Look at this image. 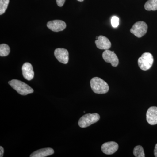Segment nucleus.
Returning <instances> with one entry per match:
<instances>
[{"mask_svg":"<svg viewBox=\"0 0 157 157\" xmlns=\"http://www.w3.org/2000/svg\"><path fill=\"white\" fill-rule=\"evenodd\" d=\"M90 84L92 90L96 94H106L109 91V87L108 84L99 77H95L92 78Z\"/></svg>","mask_w":157,"mask_h":157,"instance_id":"1","label":"nucleus"},{"mask_svg":"<svg viewBox=\"0 0 157 157\" xmlns=\"http://www.w3.org/2000/svg\"><path fill=\"white\" fill-rule=\"evenodd\" d=\"M146 119L147 122L151 125L157 124V107H151L147 109L146 113Z\"/></svg>","mask_w":157,"mask_h":157,"instance_id":"10","label":"nucleus"},{"mask_svg":"<svg viewBox=\"0 0 157 157\" xmlns=\"http://www.w3.org/2000/svg\"><path fill=\"white\" fill-rule=\"evenodd\" d=\"M96 46L100 49L107 50L111 47V43L108 38L103 36H98V39L95 41Z\"/></svg>","mask_w":157,"mask_h":157,"instance_id":"12","label":"nucleus"},{"mask_svg":"<svg viewBox=\"0 0 157 157\" xmlns=\"http://www.w3.org/2000/svg\"><path fill=\"white\" fill-rule=\"evenodd\" d=\"M119 19L117 16H113L111 18V23L112 26L113 28H117L119 25Z\"/></svg>","mask_w":157,"mask_h":157,"instance_id":"18","label":"nucleus"},{"mask_svg":"<svg viewBox=\"0 0 157 157\" xmlns=\"http://www.w3.org/2000/svg\"><path fill=\"white\" fill-rule=\"evenodd\" d=\"M118 144L114 141L106 142L101 146V150L106 155H112L118 149Z\"/></svg>","mask_w":157,"mask_h":157,"instance_id":"9","label":"nucleus"},{"mask_svg":"<svg viewBox=\"0 0 157 157\" xmlns=\"http://www.w3.org/2000/svg\"><path fill=\"white\" fill-rule=\"evenodd\" d=\"M147 30V25L144 21H139L135 23L130 32L138 38H141L146 34Z\"/></svg>","mask_w":157,"mask_h":157,"instance_id":"5","label":"nucleus"},{"mask_svg":"<svg viewBox=\"0 0 157 157\" xmlns=\"http://www.w3.org/2000/svg\"><path fill=\"white\" fill-rule=\"evenodd\" d=\"M9 84L21 95L25 96L34 92L33 89L29 86L17 79H12L9 82Z\"/></svg>","mask_w":157,"mask_h":157,"instance_id":"2","label":"nucleus"},{"mask_svg":"<svg viewBox=\"0 0 157 157\" xmlns=\"http://www.w3.org/2000/svg\"><path fill=\"white\" fill-rule=\"evenodd\" d=\"M55 56L59 62L63 64L67 63L69 61V52L63 48H56L54 52Z\"/></svg>","mask_w":157,"mask_h":157,"instance_id":"8","label":"nucleus"},{"mask_svg":"<svg viewBox=\"0 0 157 157\" xmlns=\"http://www.w3.org/2000/svg\"><path fill=\"white\" fill-rule=\"evenodd\" d=\"M9 0H0V15L5 13L8 8Z\"/></svg>","mask_w":157,"mask_h":157,"instance_id":"17","label":"nucleus"},{"mask_svg":"<svg viewBox=\"0 0 157 157\" xmlns=\"http://www.w3.org/2000/svg\"><path fill=\"white\" fill-rule=\"evenodd\" d=\"M144 8L147 11L157 10V0H148L144 5Z\"/></svg>","mask_w":157,"mask_h":157,"instance_id":"14","label":"nucleus"},{"mask_svg":"<svg viewBox=\"0 0 157 157\" xmlns=\"http://www.w3.org/2000/svg\"><path fill=\"white\" fill-rule=\"evenodd\" d=\"M102 56L105 62L110 63L113 67H116L118 65V58L114 52L107 49L104 52Z\"/></svg>","mask_w":157,"mask_h":157,"instance_id":"6","label":"nucleus"},{"mask_svg":"<svg viewBox=\"0 0 157 157\" xmlns=\"http://www.w3.org/2000/svg\"><path fill=\"white\" fill-rule=\"evenodd\" d=\"M47 27L51 30L55 32H59L64 30L67 25L64 21L59 20L51 21L47 23Z\"/></svg>","mask_w":157,"mask_h":157,"instance_id":"7","label":"nucleus"},{"mask_svg":"<svg viewBox=\"0 0 157 157\" xmlns=\"http://www.w3.org/2000/svg\"><path fill=\"white\" fill-rule=\"evenodd\" d=\"M154 155L155 156L157 157V144L155 146V150H154Z\"/></svg>","mask_w":157,"mask_h":157,"instance_id":"21","label":"nucleus"},{"mask_svg":"<svg viewBox=\"0 0 157 157\" xmlns=\"http://www.w3.org/2000/svg\"><path fill=\"white\" fill-rule=\"evenodd\" d=\"M98 39V37H96V39Z\"/></svg>","mask_w":157,"mask_h":157,"instance_id":"23","label":"nucleus"},{"mask_svg":"<svg viewBox=\"0 0 157 157\" xmlns=\"http://www.w3.org/2000/svg\"><path fill=\"white\" fill-rule=\"evenodd\" d=\"M23 76L29 81L33 78L34 72L33 66L30 63H25L22 67Z\"/></svg>","mask_w":157,"mask_h":157,"instance_id":"11","label":"nucleus"},{"mask_svg":"<svg viewBox=\"0 0 157 157\" xmlns=\"http://www.w3.org/2000/svg\"><path fill=\"white\" fill-rule=\"evenodd\" d=\"M77 1H78V2H83L84 0H77Z\"/></svg>","mask_w":157,"mask_h":157,"instance_id":"22","label":"nucleus"},{"mask_svg":"<svg viewBox=\"0 0 157 157\" xmlns=\"http://www.w3.org/2000/svg\"><path fill=\"white\" fill-rule=\"evenodd\" d=\"M100 119V116L98 113H87L79 119L78 126L82 128H86L97 122Z\"/></svg>","mask_w":157,"mask_h":157,"instance_id":"3","label":"nucleus"},{"mask_svg":"<svg viewBox=\"0 0 157 157\" xmlns=\"http://www.w3.org/2000/svg\"><path fill=\"white\" fill-rule=\"evenodd\" d=\"M66 0H56V3L59 7H62L64 4Z\"/></svg>","mask_w":157,"mask_h":157,"instance_id":"19","label":"nucleus"},{"mask_svg":"<svg viewBox=\"0 0 157 157\" xmlns=\"http://www.w3.org/2000/svg\"><path fill=\"white\" fill-rule=\"evenodd\" d=\"M133 153L135 157H144L145 156L143 147L140 145L135 147L133 151Z\"/></svg>","mask_w":157,"mask_h":157,"instance_id":"16","label":"nucleus"},{"mask_svg":"<svg viewBox=\"0 0 157 157\" xmlns=\"http://www.w3.org/2000/svg\"><path fill=\"white\" fill-rule=\"evenodd\" d=\"M10 52V48L6 44H2L0 45V56H6L9 55Z\"/></svg>","mask_w":157,"mask_h":157,"instance_id":"15","label":"nucleus"},{"mask_svg":"<svg viewBox=\"0 0 157 157\" xmlns=\"http://www.w3.org/2000/svg\"><path fill=\"white\" fill-rule=\"evenodd\" d=\"M54 153V151L53 149L47 147L40 149L38 150L33 152L31 154L30 157H45L53 155Z\"/></svg>","mask_w":157,"mask_h":157,"instance_id":"13","label":"nucleus"},{"mask_svg":"<svg viewBox=\"0 0 157 157\" xmlns=\"http://www.w3.org/2000/svg\"><path fill=\"white\" fill-rule=\"evenodd\" d=\"M154 62L153 56L149 52H145L138 59V65L140 69L146 71L150 69Z\"/></svg>","mask_w":157,"mask_h":157,"instance_id":"4","label":"nucleus"},{"mask_svg":"<svg viewBox=\"0 0 157 157\" xmlns=\"http://www.w3.org/2000/svg\"><path fill=\"white\" fill-rule=\"evenodd\" d=\"M4 153V149L2 146H0V157H2Z\"/></svg>","mask_w":157,"mask_h":157,"instance_id":"20","label":"nucleus"}]
</instances>
